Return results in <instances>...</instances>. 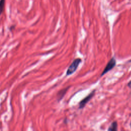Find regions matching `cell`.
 I'll return each instance as SVG.
<instances>
[{
    "instance_id": "cell-3",
    "label": "cell",
    "mask_w": 131,
    "mask_h": 131,
    "mask_svg": "<svg viewBox=\"0 0 131 131\" xmlns=\"http://www.w3.org/2000/svg\"><path fill=\"white\" fill-rule=\"evenodd\" d=\"M95 90H94L91 93H90L86 97H85L84 99H83L79 103V108H83L86 104L92 99V98L93 97V96L95 94Z\"/></svg>"
},
{
    "instance_id": "cell-2",
    "label": "cell",
    "mask_w": 131,
    "mask_h": 131,
    "mask_svg": "<svg viewBox=\"0 0 131 131\" xmlns=\"http://www.w3.org/2000/svg\"><path fill=\"white\" fill-rule=\"evenodd\" d=\"M116 61L114 57L112 58L109 60V61L107 62V63L106 65L105 68L104 69L101 76H103V75L106 74L107 72L110 71L111 70H112L115 67V66L116 65Z\"/></svg>"
},
{
    "instance_id": "cell-1",
    "label": "cell",
    "mask_w": 131,
    "mask_h": 131,
    "mask_svg": "<svg viewBox=\"0 0 131 131\" xmlns=\"http://www.w3.org/2000/svg\"><path fill=\"white\" fill-rule=\"evenodd\" d=\"M81 59L79 58H76L73 60L72 63L71 64V65L69 67L66 74L67 75H70L72 74H73L77 69L79 63L81 62Z\"/></svg>"
},
{
    "instance_id": "cell-5",
    "label": "cell",
    "mask_w": 131,
    "mask_h": 131,
    "mask_svg": "<svg viewBox=\"0 0 131 131\" xmlns=\"http://www.w3.org/2000/svg\"><path fill=\"white\" fill-rule=\"evenodd\" d=\"M68 88H66L65 89H63V90H61L60 91H59L58 92V93L57 94V98H58V100H60L62 97H63V96L64 95V94H66L67 91V89Z\"/></svg>"
},
{
    "instance_id": "cell-8",
    "label": "cell",
    "mask_w": 131,
    "mask_h": 131,
    "mask_svg": "<svg viewBox=\"0 0 131 131\" xmlns=\"http://www.w3.org/2000/svg\"><path fill=\"white\" fill-rule=\"evenodd\" d=\"M130 127H131V122H130Z\"/></svg>"
},
{
    "instance_id": "cell-4",
    "label": "cell",
    "mask_w": 131,
    "mask_h": 131,
    "mask_svg": "<svg viewBox=\"0 0 131 131\" xmlns=\"http://www.w3.org/2000/svg\"><path fill=\"white\" fill-rule=\"evenodd\" d=\"M107 131H118V124L117 121H115L112 122L108 128Z\"/></svg>"
},
{
    "instance_id": "cell-7",
    "label": "cell",
    "mask_w": 131,
    "mask_h": 131,
    "mask_svg": "<svg viewBox=\"0 0 131 131\" xmlns=\"http://www.w3.org/2000/svg\"><path fill=\"white\" fill-rule=\"evenodd\" d=\"M127 85H128V86L129 87V88H131V81H130L128 83V84H127Z\"/></svg>"
},
{
    "instance_id": "cell-6",
    "label": "cell",
    "mask_w": 131,
    "mask_h": 131,
    "mask_svg": "<svg viewBox=\"0 0 131 131\" xmlns=\"http://www.w3.org/2000/svg\"><path fill=\"white\" fill-rule=\"evenodd\" d=\"M5 3V1L4 0L0 1V15L2 13V12L4 10Z\"/></svg>"
}]
</instances>
